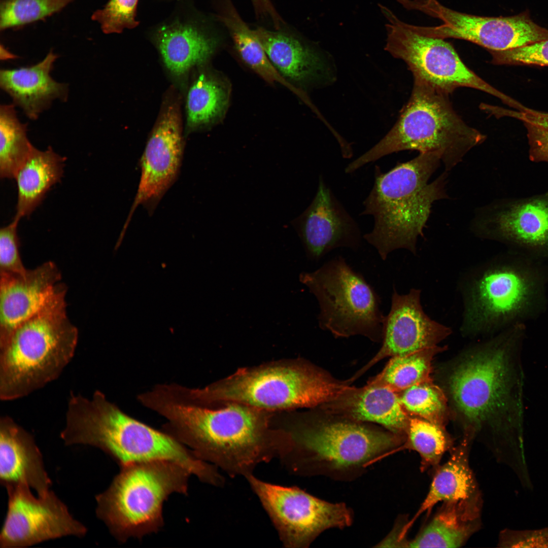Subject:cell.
<instances>
[{"instance_id":"obj_1","label":"cell","mask_w":548,"mask_h":548,"mask_svg":"<svg viewBox=\"0 0 548 548\" xmlns=\"http://www.w3.org/2000/svg\"><path fill=\"white\" fill-rule=\"evenodd\" d=\"M138 398L166 419L164 431L231 476L246 477L277 457V436L268 431L263 410L236 402L210 409L184 397L175 384L156 386Z\"/></svg>"},{"instance_id":"obj_2","label":"cell","mask_w":548,"mask_h":548,"mask_svg":"<svg viewBox=\"0 0 548 548\" xmlns=\"http://www.w3.org/2000/svg\"><path fill=\"white\" fill-rule=\"evenodd\" d=\"M522 332L513 328L459 362L448 380L454 405L472 428L488 425L499 443L523 444L525 422Z\"/></svg>"},{"instance_id":"obj_3","label":"cell","mask_w":548,"mask_h":548,"mask_svg":"<svg viewBox=\"0 0 548 548\" xmlns=\"http://www.w3.org/2000/svg\"><path fill=\"white\" fill-rule=\"evenodd\" d=\"M60 437L66 445L98 448L120 467L139 462L167 460L181 465L207 484H216L220 477L214 465L197 458L165 431L155 429L129 416L99 390L90 398L71 394Z\"/></svg>"},{"instance_id":"obj_4","label":"cell","mask_w":548,"mask_h":548,"mask_svg":"<svg viewBox=\"0 0 548 548\" xmlns=\"http://www.w3.org/2000/svg\"><path fill=\"white\" fill-rule=\"evenodd\" d=\"M441 162L437 153L428 152L398 163L386 173L375 166L374 183L361 215L373 217L372 230L363 236L382 260L400 249L416 254L433 203L447 198V172L429 182Z\"/></svg>"},{"instance_id":"obj_5","label":"cell","mask_w":548,"mask_h":548,"mask_svg":"<svg viewBox=\"0 0 548 548\" xmlns=\"http://www.w3.org/2000/svg\"><path fill=\"white\" fill-rule=\"evenodd\" d=\"M59 283L46 305L0 346V398L26 396L57 379L74 357L79 332Z\"/></svg>"},{"instance_id":"obj_6","label":"cell","mask_w":548,"mask_h":548,"mask_svg":"<svg viewBox=\"0 0 548 548\" xmlns=\"http://www.w3.org/2000/svg\"><path fill=\"white\" fill-rule=\"evenodd\" d=\"M449 94L419 78L391 130L374 146L349 163L347 174L404 150L437 153L450 171L467 153L482 144L486 136L467 124L453 108Z\"/></svg>"},{"instance_id":"obj_7","label":"cell","mask_w":548,"mask_h":548,"mask_svg":"<svg viewBox=\"0 0 548 548\" xmlns=\"http://www.w3.org/2000/svg\"><path fill=\"white\" fill-rule=\"evenodd\" d=\"M190 475L167 460L121 467L109 487L96 496V516L120 542L157 532L164 524V502L173 493L187 495Z\"/></svg>"},{"instance_id":"obj_8","label":"cell","mask_w":548,"mask_h":548,"mask_svg":"<svg viewBox=\"0 0 548 548\" xmlns=\"http://www.w3.org/2000/svg\"><path fill=\"white\" fill-rule=\"evenodd\" d=\"M349 389L308 366L279 363L240 369L203 388H188L186 393L200 404L236 402L265 410L315 406Z\"/></svg>"},{"instance_id":"obj_9","label":"cell","mask_w":548,"mask_h":548,"mask_svg":"<svg viewBox=\"0 0 548 548\" xmlns=\"http://www.w3.org/2000/svg\"><path fill=\"white\" fill-rule=\"evenodd\" d=\"M283 435L279 458L292 471L303 474L358 471L401 442L396 435L347 422L295 429Z\"/></svg>"},{"instance_id":"obj_10","label":"cell","mask_w":548,"mask_h":548,"mask_svg":"<svg viewBox=\"0 0 548 548\" xmlns=\"http://www.w3.org/2000/svg\"><path fill=\"white\" fill-rule=\"evenodd\" d=\"M300 281L316 297L320 327L336 337L361 334L372 340L383 336L385 316L374 289L341 256L325 262Z\"/></svg>"},{"instance_id":"obj_11","label":"cell","mask_w":548,"mask_h":548,"mask_svg":"<svg viewBox=\"0 0 548 548\" xmlns=\"http://www.w3.org/2000/svg\"><path fill=\"white\" fill-rule=\"evenodd\" d=\"M388 20L385 50L402 60L414 78H419L450 94L460 87L471 88L489 93L514 107L517 101L494 88L468 68L450 43L444 39L420 35L381 5Z\"/></svg>"},{"instance_id":"obj_12","label":"cell","mask_w":548,"mask_h":548,"mask_svg":"<svg viewBox=\"0 0 548 548\" xmlns=\"http://www.w3.org/2000/svg\"><path fill=\"white\" fill-rule=\"evenodd\" d=\"M532 280L524 272L502 264L486 263L474 269L462 286V332L489 333L516 316L531 300Z\"/></svg>"},{"instance_id":"obj_13","label":"cell","mask_w":548,"mask_h":548,"mask_svg":"<svg viewBox=\"0 0 548 548\" xmlns=\"http://www.w3.org/2000/svg\"><path fill=\"white\" fill-rule=\"evenodd\" d=\"M405 9L421 11L437 18V26L408 24L427 37L458 39L481 46L488 51H504L548 40V29L534 22L527 13L510 17H485L461 13L437 0H397Z\"/></svg>"},{"instance_id":"obj_14","label":"cell","mask_w":548,"mask_h":548,"mask_svg":"<svg viewBox=\"0 0 548 548\" xmlns=\"http://www.w3.org/2000/svg\"><path fill=\"white\" fill-rule=\"evenodd\" d=\"M245 477L286 547H308L326 529L352 524V512L344 503L328 502L297 487L270 484L252 474Z\"/></svg>"},{"instance_id":"obj_15","label":"cell","mask_w":548,"mask_h":548,"mask_svg":"<svg viewBox=\"0 0 548 548\" xmlns=\"http://www.w3.org/2000/svg\"><path fill=\"white\" fill-rule=\"evenodd\" d=\"M6 490L8 502L0 534L1 547H25L63 537H82L87 533L86 526L73 517L51 490L36 497L24 485Z\"/></svg>"},{"instance_id":"obj_16","label":"cell","mask_w":548,"mask_h":548,"mask_svg":"<svg viewBox=\"0 0 548 548\" xmlns=\"http://www.w3.org/2000/svg\"><path fill=\"white\" fill-rule=\"evenodd\" d=\"M181 126L179 106L175 102L168 104L143 153L140 183L128 221L138 206L157 200L174 181L183 152Z\"/></svg>"},{"instance_id":"obj_17","label":"cell","mask_w":548,"mask_h":548,"mask_svg":"<svg viewBox=\"0 0 548 548\" xmlns=\"http://www.w3.org/2000/svg\"><path fill=\"white\" fill-rule=\"evenodd\" d=\"M299 220V235L310 260L318 261L335 249L357 250L361 245L358 224L322 175L313 201Z\"/></svg>"},{"instance_id":"obj_18","label":"cell","mask_w":548,"mask_h":548,"mask_svg":"<svg viewBox=\"0 0 548 548\" xmlns=\"http://www.w3.org/2000/svg\"><path fill=\"white\" fill-rule=\"evenodd\" d=\"M471 229L479 237L548 251V196L481 208Z\"/></svg>"},{"instance_id":"obj_19","label":"cell","mask_w":548,"mask_h":548,"mask_svg":"<svg viewBox=\"0 0 548 548\" xmlns=\"http://www.w3.org/2000/svg\"><path fill=\"white\" fill-rule=\"evenodd\" d=\"M421 290L400 294L395 288L385 316L383 344L378 357L401 356L434 347L452 333L451 329L431 319L421 303Z\"/></svg>"},{"instance_id":"obj_20","label":"cell","mask_w":548,"mask_h":548,"mask_svg":"<svg viewBox=\"0 0 548 548\" xmlns=\"http://www.w3.org/2000/svg\"><path fill=\"white\" fill-rule=\"evenodd\" d=\"M61 279L51 261L22 273L0 272V346L46 305Z\"/></svg>"},{"instance_id":"obj_21","label":"cell","mask_w":548,"mask_h":548,"mask_svg":"<svg viewBox=\"0 0 548 548\" xmlns=\"http://www.w3.org/2000/svg\"><path fill=\"white\" fill-rule=\"evenodd\" d=\"M0 482L6 489L24 485L40 495L52 483L33 437L8 416L0 419Z\"/></svg>"},{"instance_id":"obj_22","label":"cell","mask_w":548,"mask_h":548,"mask_svg":"<svg viewBox=\"0 0 548 548\" xmlns=\"http://www.w3.org/2000/svg\"><path fill=\"white\" fill-rule=\"evenodd\" d=\"M57 58L51 50L36 64L0 71L1 88L30 119H37L54 99L64 101L67 98V85L56 82L50 76Z\"/></svg>"},{"instance_id":"obj_23","label":"cell","mask_w":548,"mask_h":548,"mask_svg":"<svg viewBox=\"0 0 548 548\" xmlns=\"http://www.w3.org/2000/svg\"><path fill=\"white\" fill-rule=\"evenodd\" d=\"M253 31L272 64L290 83L303 86L328 78L324 56L314 47L287 33L262 27Z\"/></svg>"},{"instance_id":"obj_24","label":"cell","mask_w":548,"mask_h":548,"mask_svg":"<svg viewBox=\"0 0 548 548\" xmlns=\"http://www.w3.org/2000/svg\"><path fill=\"white\" fill-rule=\"evenodd\" d=\"M481 495L442 502L433 517L412 540L408 547H458L481 525Z\"/></svg>"},{"instance_id":"obj_25","label":"cell","mask_w":548,"mask_h":548,"mask_svg":"<svg viewBox=\"0 0 548 548\" xmlns=\"http://www.w3.org/2000/svg\"><path fill=\"white\" fill-rule=\"evenodd\" d=\"M472 438L464 436L450 452L448 460L434 471L428 491L418 510L405 525L406 531L421 515L429 513L440 502L471 498L480 495L469 461Z\"/></svg>"},{"instance_id":"obj_26","label":"cell","mask_w":548,"mask_h":548,"mask_svg":"<svg viewBox=\"0 0 548 548\" xmlns=\"http://www.w3.org/2000/svg\"><path fill=\"white\" fill-rule=\"evenodd\" d=\"M155 38L163 62L177 76L206 62L216 47L215 40L196 26L180 22L161 26Z\"/></svg>"},{"instance_id":"obj_27","label":"cell","mask_w":548,"mask_h":548,"mask_svg":"<svg viewBox=\"0 0 548 548\" xmlns=\"http://www.w3.org/2000/svg\"><path fill=\"white\" fill-rule=\"evenodd\" d=\"M65 159L51 147L45 151L33 147L14 178L18 192L14 218L20 220L29 216L40 204L49 189L60 182Z\"/></svg>"},{"instance_id":"obj_28","label":"cell","mask_w":548,"mask_h":548,"mask_svg":"<svg viewBox=\"0 0 548 548\" xmlns=\"http://www.w3.org/2000/svg\"><path fill=\"white\" fill-rule=\"evenodd\" d=\"M230 85L222 75L203 72L192 82L186 100L187 126L192 128L219 122L229 103Z\"/></svg>"},{"instance_id":"obj_29","label":"cell","mask_w":548,"mask_h":548,"mask_svg":"<svg viewBox=\"0 0 548 548\" xmlns=\"http://www.w3.org/2000/svg\"><path fill=\"white\" fill-rule=\"evenodd\" d=\"M232 37L235 49L245 64L267 83H279L299 93L272 64L262 44L244 21L230 2L227 1L219 16Z\"/></svg>"},{"instance_id":"obj_30","label":"cell","mask_w":548,"mask_h":548,"mask_svg":"<svg viewBox=\"0 0 548 548\" xmlns=\"http://www.w3.org/2000/svg\"><path fill=\"white\" fill-rule=\"evenodd\" d=\"M351 414L358 420L379 423L397 434L406 432L409 421L400 397L387 385L361 393L353 402Z\"/></svg>"},{"instance_id":"obj_31","label":"cell","mask_w":548,"mask_h":548,"mask_svg":"<svg viewBox=\"0 0 548 548\" xmlns=\"http://www.w3.org/2000/svg\"><path fill=\"white\" fill-rule=\"evenodd\" d=\"M27 126L20 122L14 105L0 107V176L14 179L34 146L26 134Z\"/></svg>"},{"instance_id":"obj_32","label":"cell","mask_w":548,"mask_h":548,"mask_svg":"<svg viewBox=\"0 0 548 548\" xmlns=\"http://www.w3.org/2000/svg\"><path fill=\"white\" fill-rule=\"evenodd\" d=\"M405 443L394 451L409 449L420 457L422 472L434 471L445 453L454 448L452 440L443 426L421 418L409 419Z\"/></svg>"},{"instance_id":"obj_33","label":"cell","mask_w":548,"mask_h":548,"mask_svg":"<svg viewBox=\"0 0 548 548\" xmlns=\"http://www.w3.org/2000/svg\"><path fill=\"white\" fill-rule=\"evenodd\" d=\"M445 349L444 347L437 346L394 356L384 370L382 379L395 391H404L416 384L430 381L433 358Z\"/></svg>"},{"instance_id":"obj_34","label":"cell","mask_w":548,"mask_h":548,"mask_svg":"<svg viewBox=\"0 0 548 548\" xmlns=\"http://www.w3.org/2000/svg\"><path fill=\"white\" fill-rule=\"evenodd\" d=\"M400 399L404 409L419 418L443 426L447 414L446 397L431 380L405 389Z\"/></svg>"},{"instance_id":"obj_35","label":"cell","mask_w":548,"mask_h":548,"mask_svg":"<svg viewBox=\"0 0 548 548\" xmlns=\"http://www.w3.org/2000/svg\"><path fill=\"white\" fill-rule=\"evenodd\" d=\"M75 0H1V30L25 25L56 13Z\"/></svg>"},{"instance_id":"obj_36","label":"cell","mask_w":548,"mask_h":548,"mask_svg":"<svg viewBox=\"0 0 548 548\" xmlns=\"http://www.w3.org/2000/svg\"><path fill=\"white\" fill-rule=\"evenodd\" d=\"M138 0H109L105 6L92 15L104 32L120 33L125 28L135 27L139 22L135 19Z\"/></svg>"},{"instance_id":"obj_37","label":"cell","mask_w":548,"mask_h":548,"mask_svg":"<svg viewBox=\"0 0 548 548\" xmlns=\"http://www.w3.org/2000/svg\"><path fill=\"white\" fill-rule=\"evenodd\" d=\"M496 65L548 66V40L504 51H488Z\"/></svg>"},{"instance_id":"obj_38","label":"cell","mask_w":548,"mask_h":548,"mask_svg":"<svg viewBox=\"0 0 548 548\" xmlns=\"http://www.w3.org/2000/svg\"><path fill=\"white\" fill-rule=\"evenodd\" d=\"M19 220L14 218L0 230V272L22 273L26 271L19 252L17 227Z\"/></svg>"},{"instance_id":"obj_39","label":"cell","mask_w":548,"mask_h":548,"mask_svg":"<svg viewBox=\"0 0 548 548\" xmlns=\"http://www.w3.org/2000/svg\"><path fill=\"white\" fill-rule=\"evenodd\" d=\"M498 546L503 547H548V527L534 530L502 531Z\"/></svg>"},{"instance_id":"obj_40","label":"cell","mask_w":548,"mask_h":548,"mask_svg":"<svg viewBox=\"0 0 548 548\" xmlns=\"http://www.w3.org/2000/svg\"><path fill=\"white\" fill-rule=\"evenodd\" d=\"M524 123L527 130L531 158L548 162V130L528 122Z\"/></svg>"},{"instance_id":"obj_41","label":"cell","mask_w":548,"mask_h":548,"mask_svg":"<svg viewBox=\"0 0 548 548\" xmlns=\"http://www.w3.org/2000/svg\"><path fill=\"white\" fill-rule=\"evenodd\" d=\"M502 115L518 119L523 122H528L548 130V113L530 109L524 107L518 111L503 109Z\"/></svg>"},{"instance_id":"obj_42","label":"cell","mask_w":548,"mask_h":548,"mask_svg":"<svg viewBox=\"0 0 548 548\" xmlns=\"http://www.w3.org/2000/svg\"><path fill=\"white\" fill-rule=\"evenodd\" d=\"M1 49H2L4 51V53H3L4 55L1 56V58L2 59H10V58H12L13 59V58H15L16 57V56L15 55L10 53V52L8 53V51H6L5 48H4V49L2 48Z\"/></svg>"}]
</instances>
